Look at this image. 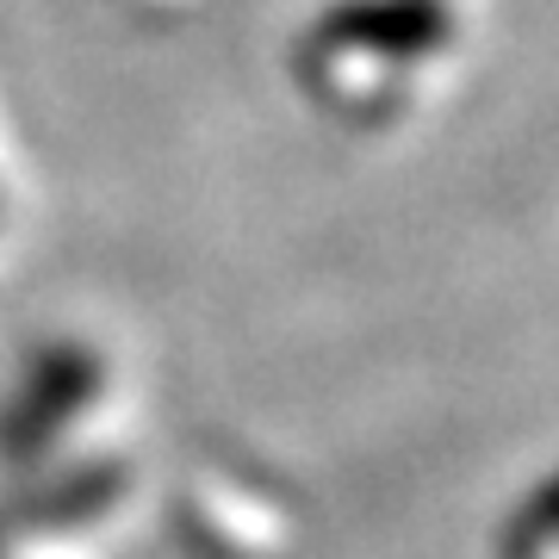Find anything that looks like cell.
I'll list each match as a JSON object with an SVG mask.
<instances>
[{
	"label": "cell",
	"instance_id": "6da1fadb",
	"mask_svg": "<svg viewBox=\"0 0 559 559\" xmlns=\"http://www.w3.org/2000/svg\"><path fill=\"white\" fill-rule=\"evenodd\" d=\"M94 392H100V360L94 355H81V348L44 355V367L32 373V385L20 392L13 417H7V448H13V454H38L44 441L69 423V404L87 411Z\"/></svg>",
	"mask_w": 559,
	"mask_h": 559
},
{
	"label": "cell",
	"instance_id": "7a4b0ae2",
	"mask_svg": "<svg viewBox=\"0 0 559 559\" xmlns=\"http://www.w3.org/2000/svg\"><path fill=\"white\" fill-rule=\"evenodd\" d=\"M503 559H559V479H547L522 503L516 528L503 540Z\"/></svg>",
	"mask_w": 559,
	"mask_h": 559
}]
</instances>
